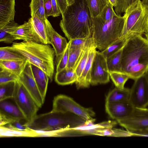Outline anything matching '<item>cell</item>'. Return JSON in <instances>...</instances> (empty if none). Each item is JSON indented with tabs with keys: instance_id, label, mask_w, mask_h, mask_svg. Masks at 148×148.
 <instances>
[{
	"instance_id": "1",
	"label": "cell",
	"mask_w": 148,
	"mask_h": 148,
	"mask_svg": "<svg viewBox=\"0 0 148 148\" xmlns=\"http://www.w3.org/2000/svg\"><path fill=\"white\" fill-rule=\"evenodd\" d=\"M60 27L69 40L92 38L93 25L86 0H75L62 14Z\"/></svg>"
},
{
	"instance_id": "2",
	"label": "cell",
	"mask_w": 148,
	"mask_h": 148,
	"mask_svg": "<svg viewBox=\"0 0 148 148\" xmlns=\"http://www.w3.org/2000/svg\"><path fill=\"white\" fill-rule=\"evenodd\" d=\"M148 68V35L132 36L122 49L121 72L134 80L143 75Z\"/></svg>"
},
{
	"instance_id": "3",
	"label": "cell",
	"mask_w": 148,
	"mask_h": 148,
	"mask_svg": "<svg viewBox=\"0 0 148 148\" xmlns=\"http://www.w3.org/2000/svg\"><path fill=\"white\" fill-rule=\"evenodd\" d=\"M7 47L22 55L31 64L44 71L52 80L56 54L53 48L49 44L23 41L14 42L11 46Z\"/></svg>"
},
{
	"instance_id": "4",
	"label": "cell",
	"mask_w": 148,
	"mask_h": 148,
	"mask_svg": "<svg viewBox=\"0 0 148 148\" xmlns=\"http://www.w3.org/2000/svg\"><path fill=\"white\" fill-rule=\"evenodd\" d=\"M87 121L73 113L55 111L37 115L25 125L31 131H55L77 127Z\"/></svg>"
},
{
	"instance_id": "5",
	"label": "cell",
	"mask_w": 148,
	"mask_h": 148,
	"mask_svg": "<svg viewBox=\"0 0 148 148\" xmlns=\"http://www.w3.org/2000/svg\"><path fill=\"white\" fill-rule=\"evenodd\" d=\"M92 38L96 49L103 51L120 39L125 18L116 14L110 20L104 21L99 16L92 18Z\"/></svg>"
},
{
	"instance_id": "6",
	"label": "cell",
	"mask_w": 148,
	"mask_h": 148,
	"mask_svg": "<svg viewBox=\"0 0 148 148\" xmlns=\"http://www.w3.org/2000/svg\"><path fill=\"white\" fill-rule=\"evenodd\" d=\"M120 39L127 40L137 35H148V7L137 0L126 9Z\"/></svg>"
},
{
	"instance_id": "7",
	"label": "cell",
	"mask_w": 148,
	"mask_h": 148,
	"mask_svg": "<svg viewBox=\"0 0 148 148\" xmlns=\"http://www.w3.org/2000/svg\"><path fill=\"white\" fill-rule=\"evenodd\" d=\"M13 99L24 116L27 122L31 121L37 115L40 108L19 79L15 82Z\"/></svg>"
},
{
	"instance_id": "8",
	"label": "cell",
	"mask_w": 148,
	"mask_h": 148,
	"mask_svg": "<svg viewBox=\"0 0 148 148\" xmlns=\"http://www.w3.org/2000/svg\"><path fill=\"white\" fill-rule=\"evenodd\" d=\"M52 110L73 113L86 121L94 120L93 117L95 114L92 109L83 107L71 97L63 95H58L54 98Z\"/></svg>"
},
{
	"instance_id": "9",
	"label": "cell",
	"mask_w": 148,
	"mask_h": 148,
	"mask_svg": "<svg viewBox=\"0 0 148 148\" xmlns=\"http://www.w3.org/2000/svg\"><path fill=\"white\" fill-rule=\"evenodd\" d=\"M118 123L132 135L148 132V109L134 108L130 115Z\"/></svg>"
},
{
	"instance_id": "10",
	"label": "cell",
	"mask_w": 148,
	"mask_h": 148,
	"mask_svg": "<svg viewBox=\"0 0 148 148\" xmlns=\"http://www.w3.org/2000/svg\"><path fill=\"white\" fill-rule=\"evenodd\" d=\"M134 80L129 101L135 108H145L148 106V81L145 74Z\"/></svg>"
},
{
	"instance_id": "11",
	"label": "cell",
	"mask_w": 148,
	"mask_h": 148,
	"mask_svg": "<svg viewBox=\"0 0 148 148\" xmlns=\"http://www.w3.org/2000/svg\"><path fill=\"white\" fill-rule=\"evenodd\" d=\"M110 77L106 59L101 52L96 51L90 73V84L107 83L110 81Z\"/></svg>"
},
{
	"instance_id": "12",
	"label": "cell",
	"mask_w": 148,
	"mask_h": 148,
	"mask_svg": "<svg viewBox=\"0 0 148 148\" xmlns=\"http://www.w3.org/2000/svg\"><path fill=\"white\" fill-rule=\"evenodd\" d=\"M19 80L39 108H41L44 103L45 99L38 89L33 75L31 64L29 62H27L23 71L19 76Z\"/></svg>"
},
{
	"instance_id": "13",
	"label": "cell",
	"mask_w": 148,
	"mask_h": 148,
	"mask_svg": "<svg viewBox=\"0 0 148 148\" xmlns=\"http://www.w3.org/2000/svg\"><path fill=\"white\" fill-rule=\"evenodd\" d=\"M105 109L110 117L118 122L130 115L134 108L128 101L106 103Z\"/></svg>"
},
{
	"instance_id": "14",
	"label": "cell",
	"mask_w": 148,
	"mask_h": 148,
	"mask_svg": "<svg viewBox=\"0 0 148 148\" xmlns=\"http://www.w3.org/2000/svg\"><path fill=\"white\" fill-rule=\"evenodd\" d=\"M48 44H51L55 53L56 56L62 53L67 47L68 42L66 38L57 33L47 19L45 21Z\"/></svg>"
},
{
	"instance_id": "15",
	"label": "cell",
	"mask_w": 148,
	"mask_h": 148,
	"mask_svg": "<svg viewBox=\"0 0 148 148\" xmlns=\"http://www.w3.org/2000/svg\"><path fill=\"white\" fill-rule=\"evenodd\" d=\"M8 99L0 101V118L5 119L9 123L14 121L25 120L15 102L14 103Z\"/></svg>"
},
{
	"instance_id": "16",
	"label": "cell",
	"mask_w": 148,
	"mask_h": 148,
	"mask_svg": "<svg viewBox=\"0 0 148 148\" xmlns=\"http://www.w3.org/2000/svg\"><path fill=\"white\" fill-rule=\"evenodd\" d=\"M9 34L13 36L14 40H21L24 41H32L38 42L33 32L31 18L27 22L14 27Z\"/></svg>"
},
{
	"instance_id": "17",
	"label": "cell",
	"mask_w": 148,
	"mask_h": 148,
	"mask_svg": "<svg viewBox=\"0 0 148 148\" xmlns=\"http://www.w3.org/2000/svg\"><path fill=\"white\" fill-rule=\"evenodd\" d=\"M95 44L91 47L88 59L82 73L75 82L77 88H86L90 85V73L93 60L96 52Z\"/></svg>"
},
{
	"instance_id": "18",
	"label": "cell",
	"mask_w": 148,
	"mask_h": 148,
	"mask_svg": "<svg viewBox=\"0 0 148 148\" xmlns=\"http://www.w3.org/2000/svg\"><path fill=\"white\" fill-rule=\"evenodd\" d=\"M15 0H0V28L14 21Z\"/></svg>"
},
{
	"instance_id": "19",
	"label": "cell",
	"mask_w": 148,
	"mask_h": 148,
	"mask_svg": "<svg viewBox=\"0 0 148 148\" xmlns=\"http://www.w3.org/2000/svg\"><path fill=\"white\" fill-rule=\"evenodd\" d=\"M33 32L38 42L48 44L45 21L36 16L31 17Z\"/></svg>"
},
{
	"instance_id": "20",
	"label": "cell",
	"mask_w": 148,
	"mask_h": 148,
	"mask_svg": "<svg viewBox=\"0 0 148 148\" xmlns=\"http://www.w3.org/2000/svg\"><path fill=\"white\" fill-rule=\"evenodd\" d=\"M31 66L38 87L42 97L45 99L49 78L44 71L38 67L32 64Z\"/></svg>"
},
{
	"instance_id": "21",
	"label": "cell",
	"mask_w": 148,
	"mask_h": 148,
	"mask_svg": "<svg viewBox=\"0 0 148 148\" xmlns=\"http://www.w3.org/2000/svg\"><path fill=\"white\" fill-rule=\"evenodd\" d=\"M77 79L74 69L67 67L56 72L55 76V82L58 84L62 85L75 83Z\"/></svg>"
},
{
	"instance_id": "22",
	"label": "cell",
	"mask_w": 148,
	"mask_h": 148,
	"mask_svg": "<svg viewBox=\"0 0 148 148\" xmlns=\"http://www.w3.org/2000/svg\"><path fill=\"white\" fill-rule=\"evenodd\" d=\"M27 62L25 58L18 60L0 61V68L19 76L23 71Z\"/></svg>"
},
{
	"instance_id": "23",
	"label": "cell",
	"mask_w": 148,
	"mask_h": 148,
	"mask_svg": "<svg viewBox=\"0 0 148 148\" xmlns=\"http://www.w3.org/2000/svg\"><path fill=\"white\" fill-rule=\"evenodd\" d=\"M130 89L124 88H120L115 87L108 94L106 103L121 102L128 101Z\"/></svg>"
},
{
	"instance_id": "24",
	"label": "cell",
	"mask_w": 148,
	"mask_h": 148,
	"mask_svg": "<svg viewBox=\"0 0 148 148\" xmlns=\"http://www.w3.org/2000/svg\"><path fill=\"white\" fill-rule=\"evenodd\" d=\"M29 6L31 17L36 16L44 21L47 19L45 14L44 0H31Z\"/></svg>"
},
{
	"instance_id": "25",
	"label": "cell",
	"mask_w": 148,
	"mask_h": 148,
	"mask_svg": "<svg viewBox=\"0 0 148 148\" xmlns=\"http://www.w3.org/2000/svg\"><path fill=\"white\" fill-rule=\"evenodd\" d=\"M92 18L99 16L104 7L109 2L108 0H86Z\"/></svg>"
},
{
	"instance_id": "26",
	"label": "cell",
	"mask_w": 148,
	"mask_h": 148,
	"mask_svg": "<svg viewBox=\"0 0 148 148\" xmlns=\"http://www.w3.org/2000/svg\"><path fill=\"white\" fill-rule=\"evenodd\" d=\"M122 49L106 59L107 64L109 72H121V62Z\"/></svg>"
},
{
	"instance_id": "27",
	"label": "cell",
	"mask_w": 148,
	"mask_h": 148,
	"mask_svg": "<svg viewBox=\"0 0 148 148\" xmlns=\"http://www.w3.org/2000/svg\"><path fill=\"white\" fill-rule=\"evenodd\" d=\"M19 25L14 21L8 23L0 28V41L6 43H11L14 40L9 32L14 27Z\"/></svg>"
},
{
	"instance_id": "28",
	"label": "cell",
	"mask_w": 148,
	"mask_h": 148,
	"mask_svg": "<svg viewBox=\"0 0 148 148\" xmlns=\"http://www.w3.org/2000/svg\"><path fill=\"white\" fill-rule=\"evenodd\" d=\"M94 44L93 40L84 49L83 54L74 69L78 78L81 75L86 65L90 49L92 46Z\"/></svg>"
},
{
	"instance_id": "29",
	"label": "cell",
	"mask_w": 148,
	"mask_h": 148,
	"mask_svg": "<svg viewBox=\"0 0 148 148\" xmlns=\"http://www.w3.org/2000/svg\"><path fill=\"white\" fill-rule=\"evenodd\" d=\"M15 82L0 85V101L13 99L15 90Z\"/></svg>"
},
{
	"instance_id": "30",
	"label": "cell",
	"mask_w": 148,
	"mask_h": 148,
	"mask_svg": "<svg viewBox=\"0 0 148 148\" xmlns=\"http://www.w3.org/2000/svg\"><path fill=\"white\" fill-rule=\"evenodd\" d=\"M24 58L22 55L9 49L7 46L0 48V61L18 60Z\"/></svg>"
},
{
	"instance_id": "31",
	"label": "cell",
	"mask_w": 148,
	"mask_h": 148,
	"mask_svg": "<svg viewBox=\"0 0 148 148\" xmlns=\"http://www.w3.org/2000/svg\"><path fill=\"white\" fill-rule=\"evenodd\" d=\"M110 77L115 87L120 88H124V85L130 79L129 76L126 73L121 72H109Z\"/></svg>"
},
{
	"instance_id": "32",
	"label": "cell",
	"mask_w": 148,
	"mask_h": 148,
	"mask_svg": "<svg viewBox=\"0 0 148 148\" xmlns=\"http://www.w3.org/2000/svg\"><path fill=\"white\" fill-rule=\"evenodd\" d=\"M84 49L71 48L69 46V59L67 67L74 69L83 54Z\"/></svg>"
},
{
	"instance_id": "33",
	"label": "cell",
	"mask_w": 148,
	"mask_h": 148,
	"mask_svg": "<svg viewBox=\"0 0 148 148\" xmlns=\"http://www.w3.org/2000/svg\"><path fill=\"white\" fill-rule=\"evenodd\" d=\"M127 40L120 39L101 52L107 59L123 48Z\"/></svg>"
},
{
	"instance_id": "34",
	"label": "cell",
	"mask_w": 148,
	"mask_h": 148,
	"mask_svg": "<svg viewBox=\"0 0 148 148\" xmlns=\"http://www.w3.org/2000/svg\"><path fill=\"white\" fill-rule=\"evenodd\" d=\"M69 46L68 42V46L64 51L56 57V72L67 67L69 59Z\"/></svg>"
},
{
	"instance_id": "35",
	"label": "cell",
	"mask_w": 148,
	"mask_h": 148,
	"mask_svg": "<svg viewBox=\"0 0 148 148\" xmlns=\"http://www.w3.org/2000/svg\"><path fill=\"white\" fill-rule=\"evenodd\" d=\"M18 79V76L7 70L0 69V85L15 82Z\"/></svg>"
},
{
	"instance_id": "36",
	"label": "cell",
	"mask_w": 148,
	"mask_h": 148,
	"mask_svg": "<svg viewBox=\"0 0 148 148\" xmlns=\"http://www.w3.org/2000/svg\"><path fill=\"white\" fill-rule=\"evenodd\" d=\"M93 40L90 38H77L69 41L70 47L71 48L84 49Z\"/></svg>"
},
{
	"instance_id": "37",
	"label": "cell",
	"mask_w": 148,
	"mask_h": 148,
	"mask_svg": "<svg viewBox=\"0 0 148 148\" xmlns=\"http://www.w3.org/2000/svg\"><path fill=\"white\" fill-rule=\"evenodd\" d=\"M137 0H116V6L114 7L115 12L118 15L125 13L127 8L132 3Z\"/></svg>"
},
{
	"instance_id": "38",
	"label": "cell",
	"mask_w": 148,
	"mask_h": 148,
	"mask_svg": "<svg viewBox=\"0 0 148 148\" xmlns=\"http://www.w3.org/2000/svg\"><path fill=\"white\" fill-rule=\"evenodd\" d=\"M113 7L109 2L103 8L99 16L104 21L110 20L116 14L113 9Z\"/></svg>"
},
{
	"instance_id": "39",
	"label": "cell",
	"mask_w": 148,
	"mask_h": 148,
	"mask_svg": "<svg viewBox=\"0 0 148 148\" xmlns=\"http://www.w3.org/2000/svg\"><path fill=\"white\" fill-rule=\"evenodd\" d=\"M0 132H5L12 134L14 137H35V134L32 131H22L10 130L3 126H0Z\"/></svg>"
},
{
	"instance_id": "40",
	"label": "cell",
	"mask_w": 148,
	"mask_h": 148,
	"mask_svg": "<svg viewBox=\"0 0 148 148\" xmlns=\"http://www.w3.org/2000/svg\"><path fill=\"white\" fill-rule=\"evenodd\" d=\"M22 120H23L14 121L4 126H3L6 128L13 130L22 131L30 130L25 124V123L23 124L21 123V121Z\"/></svg>"
},
{
	"instance_id": "41",
	"label": "cell",
	"mask_w": 148,
	"mask_h": 148,
	"mask_svg": "<svg viewBox=\"0 0 148 148\" xmlns=\"http://www.w3.org/2000/svg\"><path fill=\"white\" fill-rule=\"evenodd\" d=\"M52 8L49 16L57 17L61 14L60 11L58 7L56 0H51Z\"/></svg>"
},
{
	"instance_id": "42",
	"label": "cell",
	"mask_w": 148,
	"mask_h": 148,
	"mask_svg": "<svg viewBox=\"0 0 148 148\" xmlns=\"http://www.w3.org/2000/svg\"><path fill=\"white\" fill-rule=\"evenodd\" d=\"M44 6L45 14L47 17L49 16V15L52 10V6L51 0H44Z\"/></svg>"
},
{
	"instance_id": "43",
	"label": "cell",
	"mask_w": 148,
	"mask_h": 148,
	"mask_svg": "<svg viewBox=\"0 0 148 148\" xmlns=\"http://www.w3.org/2000/svg\"><path fill=\"white\" fill-rule=\"evenodd\" d=\"M56 0L62 14L65 11L68 6L66 0Z\"/></svg>"
},
{
	"instance_id": "44",
	"label": "cell",
	"mask_w": 148,
	"mask_h": 148,
	"mask_svg": "<svg viewBox=\"0 0 148 148\" xmlns=\"http://www.w3.org/2000/svg\"><path fill=\"white\" fill-rule=\"evenodd\" d=\"M110 3L114 7H115L116 4V0H108Z\"/></svg>"
},
{
	"instance_id": "45",
	"label": "cell",
	"mask_w": 148,
	"mask_h": 148,
	"mask_svg": "<svg viewBox=\"0 0 148 148\" xmlns=\"http://www.w3.org/2000/svg\"><path fill=\"white\" fill-rule=\"evenodd\" d=\"M75 1V0H66L68 6L70 5L73 3Z\"/></svg>"
},
{
	"instance_id": "46",
	"label": "cell",
	"mask_w": 148,
	"mask_h": 148,
	"mask_svg": "<svg viewBox=\"0 0 148 148\" xmlns=\"http://www.w3.org/2000/svg\"><path fill=\"white\" fill-rule=\"evenodd\" d=\"M141 1L143 4L148 7V0H142Z\"/></svg>"
},
{
	"instance_id": "47",
	"label": "cell",
	"mask_w": 148,
	"mask_h": 148,
	"mask_svg": "<svg viewBox=\"0 0 148 148\" xmlns=\"http://www.w3.org/2000/svg\"><path fill=\"white\" fill-rule=\"evenodd\" d=\"M145 74L147 80L148 81V69H147V71H146V72H145V74Z\"/></svg>"
}]
</instances>
